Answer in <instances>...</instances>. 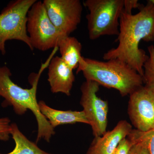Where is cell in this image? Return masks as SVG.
<instances>
[{
  "mask_svg": "<svg viewBox=\"0 0 154 154\" xmlns=\"http://www.w3.org/2000/svg\"><path fill=\"white\" fill-rule=\"evenodd\" d=\"M27 30L32 47L41 51L57 48L60 33L48 16L43 3L36 1L28 11Z\"/></svg>",
  "mask_w": 154,
  "mask_h": 154,
  "instance_id": "6",
  "label": "cell"
},
{
  "mask_svg": "<svg viewBox=\"0 0 154 154\" xmlns=\"http://www.w3.org/2000/svg\"><path fill=\"white\" fill-rule=\"evenodd\" d=\"M36 0H16L9 3L0 14V52L6 54L5 43L11 40L24 42L31 50L27 30V16Z\"/></svg>",
  "mask_w": 154,
  "mask_h": 154,
  "instance_id": "5",
  "label": "cell"
},
{
  "mask_svg": "<svg viewBox=\"0 0 154 154\" xmlns=\"http://www.w3.org/2000/svg\"><path fill=\"white\" fill-rule=\"evenodd\" d=\"M60 57L72 69L78 68L83 56L81 54L82 46L78 39L73 36L62 37L57 45Z\"/></svg>",
  "mask_w": 154,
  "mask_h": 154,
  "instance_id": "13",
  "label": "cell"
},
{
  "mask_svg": "<svg viewBox=\"0 0 154 154\" xmlns=\"http://www.w3.org/2000/svg\"><path fill=\"white\" fill-rule=\"evenodd\" d=\"M42 114L49 122L53 128L65 124L82 123L89 125L83 111L60 110L54 109L43 101L38 102Z\"/></svg>",
  "mask_w": 154,
  "mask_h": 154,
  "instance_id": "12",
  "label": "cell"
},
{
  "mask_svg": "<svg viewBox=\"0 0 154 154\" xmlns=\"http://www.w3.org/2000/svg\"><path fill=\"white\" fill-rule=\"evenodd\" d=\"M11 121L8 117L0 118V140H9L11 135Z\"/></svg>",
  "mask_w": 154,
  "mask_h": 154,
  "instance_id": "17",
  "label": "cell"
},
{
  "mask_svg": "<svg viewBox=\"0 0 154 154\" xmlns=\"http://www.w3.org/2000/svg\"><path fill=\"white\" fill-rule=\"evenodd\" d=\"M139 9V12L134 15L123 10L119 20V34L116 40L118 46L104 54L103 58L122 61L143 77V64L149 56L139 46L142 40L154 41V0L148 1L146 5H141Z\"/></svg>",
  "mask_w": 154,
  "mask_h": 154,
  "instance_id": "1",
  "label": "cell"
},
{
  "mask_svg": "<svg viewBox=\"0 0 154 154\" xmlns=\"http://www.w3.org/2000/svg\"><path fill=\"white\" fill-rule=\"evenodd\" d=\"M50 19L64 36H69L81 22L83 7L79 0H44Z\"/></svg>",
  "mask_w": 154,
  "mask_h": 154,
  "instance_id": "8",
  "label": "cell"
},
{
  "mask_svg": "<svg viewBox=\"0 0 154 154\" xmlns=\"http://www.w3.org/2000/svg\"><path fill=\"white\" fill-rule=\"evenodd\" d=\"M82 72L87 81L119 91L122 96L131 95L143 86V77L128 64L113 59L101 61L82 57L76 73Z\"/></svg>",
  "mask_w": 154,
  "mask_h": 154,
  "instance_id": "2",
  "label": "cell"
},
{
  "mask_svg": "<svg viewBox=\"0 0 154 154\" xmlns=\"http://www.w3.org/2000/svg\"><path fill=\"white\" fill-rule=\"evenodd\" d=\"M128 113L136 129L146 132L154 129V92L144 86L130 95Z\"/></svg>",
  "mask_w": 154,
  "mask_h": 154,
  "instance_id": "9",
  "label": "cell"
},
{
  "mask_svg": "<svg viewBox=\"0 0 154 154\" xmlns=\"http://www.w3.org/2000/svg\"><path fill=\"white\" fill-rule=\"evenodd\" d=\"M143 133L148 144L150 154H154V129Z\"/></svg>",
  "mask_w": 154,
  "mask_h": 154,
  "instance_id": "19",
  "label": "cell"
},
{
  "mask_svg": "<svg viewBox=\"0 0 154 154\" xmlns=\"http://www.w3.org/2000/svg\"><path fill=\"white\" fill-rule=\"evenodd\" d=\"M141 5L137 0H124V10L128 13H131L132 9L138 8Z\"/></svg>",
  "mask_w": 154,
  "mask_h": 154,
  "instance_id": "20",
  "label": "cell"
},
{
  "mask_svg": "<svg viewBox=\"0 0 154 154\" xmlns=\"http://www.w3.org/2000/svg\"><path fill=\"white\" fill-rule=\"evenodd\" d=\"M11 135L15 141V148L8 153L0 154H53L41 149L36 143L29 140L20 131L16 123H11Z\"/></svg>",
  "mask_w": 154,
  "mask_h": 154,
  "instance_id": "14",
  "label": "cell"
},
{
  "mask_svg": "<svg viewBox=\"0 0 154 154\" xmlns=\"http://www.w3.org/2000/svg\"><path fill=\"white\" fill-rule=\"evenodd\" d=\"M99 86L96 82L86 80L81 87L80 104L94 137L101 136L107 132L109 107L108 102L97 96Z\"/></svg>",
  "mask_w": 154,
  "mask_h": 154,
  "instance_id": "7",
  "label": "cell"
},
{
  "mask_svg": "<svg viewBox=\"0 0 154 154\" xmlns=\"http://www.w3.org/2000/svg\"><path fill=\"white\" fill-rule=\"evenodd\" d=\"M43 69L42 67L36 75L32 87L25 89L11 80L12 73L8 67L0 66V96L5 99L2 105L12 106L14 112L19 115H23L28 110L32 111L36 117L38 127L36 143L42 139L49 142L55 134L54 128L40 112L36 99L38 80Z\"/></svg>",
  "mask_w": 154,
  "mask_h": 154,
  "instance_id": "3",
  "label": "cell"
},
{
  "mask_svg": "<svg viewBox=\"0 0 154 154\" xmlns=\"http://www.w3.org/2000/svg\"><path fill=\"white\" fill-rule=\"evenodd\" d=\"M125 120L119 122L111 130L101 136L95 137L86 154H112L120 141L127 137L132 130Z\"/></svg>",
  "mask_w": 154,
  "mask_h": 154,
  "instance_id": "10",
  "label": "cell"
},
{
  "mask_svg": "<svg viewBox=\"0 0 154 154\" xmlns=\"http://www.w3.org/2000/svg\"><path fill=\"white\" fill-rule=\"evenodd\" d=\"M132 142L127 137L122 140L112 154H129Z\"/></svg>",
  "mask_w": 154,
  "mask_h": 154,
  "instance_id": "18",
  "label": "cell"
},
{
  "mask_svg": "<svg viewBox=\"0 0 154 154\" xmlns=\"http://www.w3.org/2000/svg\"><path fill=\"white\" fill-rule=\"evenodd\" d=\"M84 4L89 11L86 18L91 40L105 35L118 36L124 0H87Z\"/></svg>",
  "mask_w": 154,
  "mask_h": 154,
  "instance_id": "4",
  "label": "cell"
},
{
  "mask_svg": "<svg viewBox=\"0 0 154 154\" xmlns=\"http://www.w3.org/2000/svg\"><path fill=\"white\" fill-rule=\"evenodd\" d=\"M48 76L52 93H62L67 96L71 95L75 81L73 70L67 65L60 57L56 56L50 61Z\"/></svg>",
  "mask_w": 154,
  "mask_h": 154,
  "instance_id": "11",
  "label": "cell"
},
{
  "mask_svg": "<svg viewBox=\"0 0 154 154\" xmlns=\"http://www.w3.org/2000/svg\"><path fill=\"white\" fill-rule=\"evenodd\" d=\"M127 137L133 143L129 154H150L148 144L142 131L133 129Z\"/></svg>",
  "mask_w": 154,
  "mask_h": 154,
  "instance_id": "15",
  "label": "cell"
},
{
  "mask_svg": "<svg viewBox=\"0 0 154 154\" xmlns=\"http://www.w3.org/2000/svg\"><path fill=\"white\" fill-rule=\"evenodd\" d=\"M148 58L143 64V76L144 87L154 92V46L151 45L148 47Z\"/></svg>",
  "mask_w": 154,
  "mask_h": 154,
  "instance_id": "16",
  "label": "cell"
}]
</instances>
